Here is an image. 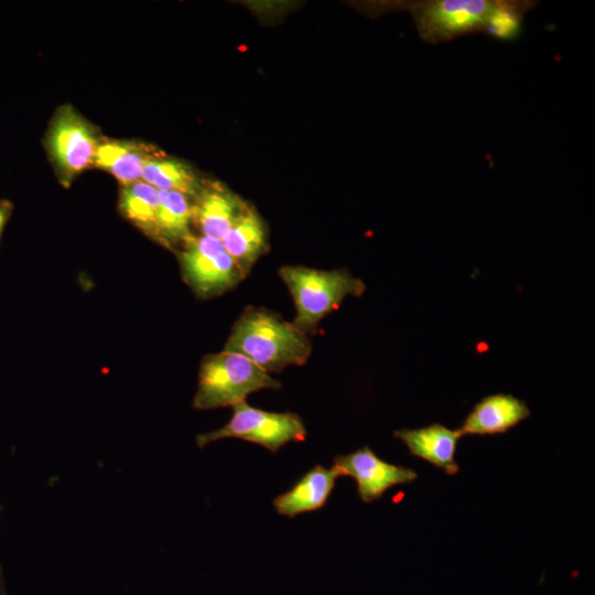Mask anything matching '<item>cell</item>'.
Masks as SVG:
<instances>
[{
  "instance_id": "2",
  "label": "cell",
  "mask_w": 595,
  "mask_h": 595,
  "mask_svg": "<svg viewBox=\"0 0 595 595\" xmlns=\"http://www.w3.org/2000/svg\"><path fill=\"white\" fill-rule=\"evenodd\" d=\"M279 388L281 382L249 358L224 349L202 360L193 407L196 410L234 407L246 401L250 393Z\"/></svg>"
},
{
  "instance_id": "10",
  "label": "cell",
  "mask_w": 595,
  "mask_h": 595,
  "mask_svg": "<svg viewBox=\"0 0 595 595\" xmlns=\"http://www.w3.org/2000/svg\"><path fill=\"white\" fill-rule=\"evenodd\" d=\"M530 414L523 400L510 393H494L474 405L458 430L463 436L504 434Z\"/></svg>"
},
{
  "instance_id": "15",
  "label": "cell",
  "mask_w": 595,
  "mask_h": 595,
  "mask_svg": "<svg viewBox=\"0 0 595 595\" xmlns=\"http://www.w3.org/2000/svg\"><path fill=\"white\" fill-rule=\"evenodd\" d=\"M191 223L190 197L176 191H159L155 240L165 246L184 241L191 235Z\"/></svg>"
},
{
  "instance_id": "5",
  "label": "cell",
  "mask_w": 595,
  "mask_h": 595,
  "mask_svg": "<svg viewBox=\"0 0 595 595\" xmlns=\"http://www.w3.org/2000/svg\"><path fill=\"white\" fill-rule=\"evenodd\" d=\"M239 439L277 453L289 442H303L306 429L293 412H270L250 407L246 401L232 407L230 420L221 428L196 436L198 447L223 440Z\"/></svg>"
},
{
  "instance_id": "3",
  "label": "cell",
  "mask_w": 595,
  "mask_h": 595,
  "mask_svg": "<svg viewBox=\"0 0 595 595\" xmlns=\"http://www.w3.org/2000/svg\"><path fill=\"white\" fill-rule=\"evenodd\" d=\"M279 274L294 301L296 314L292 323L304 333L313 331L346 296L358 298L366 290L365 283L346 270L284 266Z\"/></svg>"
},
{
  "instance_id": "13",
  "label": "cell",
  "mask_w": 595,
  "mask_h": 595,
  "mask_svg": "<svg viewBox=\"0 0 595 595\" xmlns=\"http://www.w3.org/2000/svg\"><path fill=\"white\" fill-rule=\"evenodd\" d=\"M245 209L227 190L202 187L192 204V221L203 236L221 239Z\"/></svg>"
},
{
  "instance_id": "6",
  "label": "cell",
  "mask_w": 595,
  "mask_h": 595,
  "mask_svg": "<svg viewBox=\"0 0 595 595\" xmlns=\"http://www.w3.org/2000/svg\"><path fill=\"white\" fill-rule=\"evenodd\" d=\"M102 138L97 129L73 107L65 105L55 112L45 138V145L60 182L65 186L94 165Z\"/></svg>"
},
{
  "instance_id": "8",
  "label": "cell",
  "mask_w": 595,
  "mask_h": 595,
  "mask_svg": "<svg viewBox=\"0 0 595 595\" xmlns=\"http://www.w3.org/2000/svg\"><path fill=\"white\" fill-rule=\"evenodd\" d=\"M333 467L338 476L355 479L361 501L372 502L399 485L411 484L418 479V473L407 466L388 463L378 457L369 446L351 453L337 455Z\"/></svg>"
},
{
  "instance_id": "11",
  "label": "cell",
  "mask_w": 595,
  "mask_h": 595,
  "mask_svg": "<svg viewBox=\"0 0 595 595\" xmlns=\"http://www.w3.org/2000/svg\"><path fill=\"white\" fill-rule=\"evenodd\" d=\"M338 477L334 467L315 465L288 491L278 495L272 505L279 515L289 518L318 510L325 506Z\"/></svg>"
},
{
  "instance_id": "7",
  "label": "cell",
  "mask_w": 595,
  "mask_h": 595,
  "mask_svg": "<svg viewBox=\"0 0 595 595\" xmlns=\"http://www.w3.org/2000/svg\"><path fill=\"white\" fill-rule=\"evenodd\" d=\"M178 260L184 281L199 298L223 294L246 277L221 240L214 237L190 235L183 241Z\"/></svg>"
},
{
  "instance_id": "19",
  "label": "cell",
  "mask_w": 595,
  "mask_h": 595,
  "mask_svg": "<svg viewBox=\"0 0 595 595\" xmlns=\"http://www.w3.org/2000/svg\"><path fill=\"white\" fill-rule=\"evenodd\" d=\"M13 212V205L7 199L0 201V241L8 220Z\"/></svg>"
},
{
  "instance_id": "20",
  "label": "cell",
  "mask_w": 595,
  "mask_h": 595,
  "mask_svg": "<svg viewBox=\"0 0 595 595\" xmlns=\"http://www.w3.org/2000/svg\"><path fill=\"white\" fill-rule=\"evenodd\" d=\"M0 595H6L4 578H3L1 566H0Z\"/></svg>"
},
{
  "instance_id": "14",
  "label": "cell",
  "mask_w": 595,
  "mask_h": 595,
  "mask_svg": "<svg viewBox=\"0 0 595 595\" xmlns=\"http://www.w3.org/2000/svg\"><path fill=\"white\" fill-rule=\"evenodd\" d=\"M220 240L226 252L246 275L263 253L267 234L261 218L255 210L246 208Z\"/></svg>"
},
{
  "instance_id": "1",
  "label": "cell",
  "mask_w": 595,
  "mask_h": 595,
  "mask_svg": "<svg viewBox=\"0 0 595 595\" xmlns=\"http://www.w3.org/2000/svg\"><path fill=\"white\" fill-rule=\"evenodd\" d=\"M224 349L246 356L269 374L304 365L312 344L306 333L280 315L248 307L234 324Z\"/></svg>"
},
{
  "instance_id": "16",
  "label": "cell",
  "mask_w": 595,
  "mask_h": 595,
  "mask_svg": "<svg viewBox=\"0 0 595 595\" xmlns=\"http://www.w3.org/2000/svg\"><path fill=\"white\" fill-rule=\"evenodd\" d=\"M141 180L158 191H176L188 197H195L202 188L199 180L188 165L163 155L145 163Z\"/></svg>"
},
{
  "instance_id": "9",
  "label": "cell",
  "mask_w": 595,
  "mask_h": 595,
  "mask_svg": "<svg viewBox=\"0 0 595 595\" xmlns=\"http://www.w3.org/2000/svg\"><path fill=\"white\" fill-rule=\"evenodd\" d=\"M409 453L445 474L454 476L459 472L455 461L457 444L463 436L458 429L452 430L440 423L419 429H401L393 432Z\"/></svg>"
},
{
  "instance_id": "4",
  "label": "cell",
  "mask_w": 595,
  "mask_h": 595,
  "mask_svg": "<svg viewBox=\"0 0 595 595\" xmlns=\"http://www.w3.org/2000/svg\"><path fill=\"white\" fill-rule=\"evenodd\" d=\"M498 0H421L397 2L413 18L420 37L430 44L484 33Z\"/></svg>"
},
{
  "instance_id": "18",
  "label": "cell",
  "mask_w": 595,
  "mask_h": 595,
  "mask_svg": "<svg viewBox=\"0 0 595 595\" xmlns=\"http://www.w3.org/2000/svg\"><path fill=\"white\" fill-rule=\"evenodd\" d=\"M531 0H498L485 34L500 41H512L519 36L524 15L537 7Z\"/></svg>"
},
{
  "instance_id": "17",
  "label": "cell",
  "mask_w": 595,
  "mask_h": 595,
  "mask_svg": "<svg viewBox=\"0 0 595 595\" xmlns=\"http://www.w3.org/2000/svg\"><path fill=\"white\" fill-rule=\"evenodd\" d=\"M159 191L142 180L122 185L119 195L120 213L143 232L155 239Z\"/></svg>"
},
{
  "instance_id": "12",
  "label": "cell",
  "mask_w": 595,
  "mask_h": 595,
  "mask_svg": "<svg viewBox=\"0 0 595 595\" xmlns=\"http://www.w3.org/2000/svg\"><path fill=\"white\" fill-rule=\"evenodd\" d=\"M158 156L162 154L137 141L101 139L94 165L110 173L122 186L140 181L145 163Z\"/></svg>"
}]
</instances>
